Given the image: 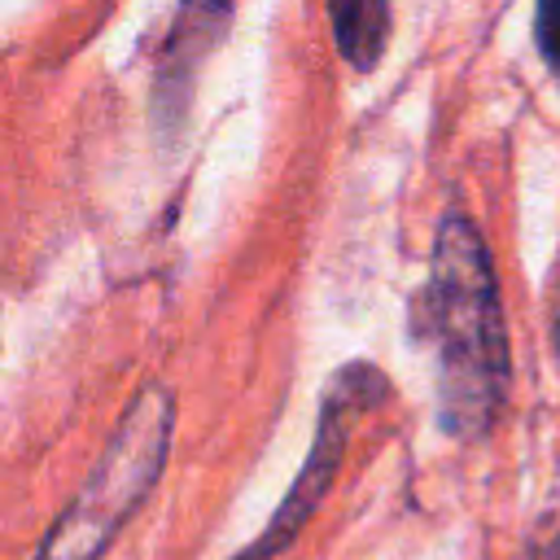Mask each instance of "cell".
Returning a JSON list of instances; mask_svg holds the SVG:
<instances>
[{
  "label": "cell",
  "instance_id": "cell-1",
  "mask_svg": "<svg viewBox=\"0 0 560 560\" xmlns=\"http://www.w3.org/2000/svg\"><path fill=\"white\" fill-rule=\"evenodd\" d=\"M416 337L433 346L438 420L451 438L477 442L494 429L512 385L508 328L494 262L468 214H446L433 236L429 280L411 302Z\"/></svg>",
  "mask_w": 560,
  "mask_h": 560
},
{
  "label": "cell",
  "instance_id": "cell-2",
  "mask_svg": "<svg viewBox=\"0 0 560 560\" xmlns=\"http://www.w3.org/2000/svg\"><path fill=\"white\" fill-rule=\"evenodd\" d=\"M171 394L162 385H144L122 411L105 455L96 459V468L66 503L57 525L44 534L31 560H101L158 481L171 446Z\"/></svg>",
  "mask_w": 560,
  "mask_h": 560
},
{
  "label": "cell",
  "instance_id": "cell-3",
  "mask_svg": "<svg viewBox=\"0 0 560 560\" xmlns=\"http://www.w3.org/2000/svg\"><path fill=\"white\" fill-rule=\"evenodd\" d=\"M381 398H389V381H385L376 368L350 363V368L332 372V381H328V389H324V407H319L315 446H311V455H306L298 481L289 486V494H284L280 512L271 516L267 534H262L249 551H241V556H232V560H271L276 551H284V547L298 538V529L306 525V516L315 512V503L324 499V490H328V481H332V472H337V464H341L350 420L363 416L368 407H376Z\"/></svg>",
  "mask_w": 560,
  "mask_h": 560
},
{
  "label": "cell",
  "instance_id": "cell-4",
  "mask_svg": "<svg viewBox=\"0 0 560 560\" xmlns=\"http://www.w3.org/2000/svg\"><path fill=\"white\" fill-rule=\"evenodd\" d=\"M337 52L354 70H372L389 35V0H328Z\"/></svg>",
  "mask_w": 560,
  "mask_h": 560
},
{
  "label": "cell",
  "instance_id": "cell-5",
  "mask_svg": "<svg viewBox=\"0 0 560 560\" xmlns=\"http://www.w3.org/2000/svg\"><path fill=\"white\" fill-rule=\"evenodd\" d=\"M534 39H538V48H542V61H547L551 74L560 79V0H538Z\"/></svg>",
  "mask_w": 560,
  "mask_h": 560
},
{
  "label": "cell",
  "instance_id": "cell-6",
  "mask_svg": "<svg viewBox=\"0 0 560 560\" xmlns=\"http://www.w3.org/2000/svg\"><path fill=\"white\" fill-rule=\"evenodd\" d=\"M529 560H560V499L529 529Z\"/></svg>",
  "mask_w": 560,
  "mask_h": 560
},
{
  "label": "cell",
  "instance_id": "cell-7",
  "mask_svg": "<svg viewBox=\"0 0 560 560\" xmlns=\"http://www.w3.org/2000/svg\"><path fill=\"white\" fill-rule=\"evenodd\" d=\"M556 354H560V298H556Z\"/></svg>",
  "mask_w": 560,
  "mask_h": 560
}]
</instances>
